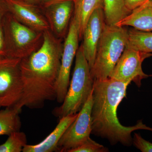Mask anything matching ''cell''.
Here are the masks:
<instances>
[{
  "label": "cell",
  "mask_w": 152,
  "mask_h": 152,
  "mask_svg": "<svg viewBox=\"0 0 152 152\" xmlns=\"http://www.w3.org/2000/svg\"><path fill=\"white\" fill-rule=\"evenodd\" d=\"M40 47L28 56L21 59L23 93L15 106L40 108L48 101L56 98V83L62 55L63 45L50 30L43 32Z\"/></svg>",
  "instance_id": "6da1fadb"
},
{
  "label": "cell",
  "mask_w": 152,
  "mask_h": 152,
  "mask_svg": "<svg viewBox=\"0 0 152 152\" xmlns=\"http://www.w3.org/2000/svg\"><path fill=\"white\" fill-rule=\"evenodd\" d=\"M130 83L108 78L94 80L91 110V134L107 139L111 144L118 143L131 146L132 133L137 130L152 131V128L139 121L132 126L121 124L117 115L118 106L126 96Z\"/></svg>",
  "instance_id": "7a4b0ae2"
},
{
  "label": "cell",
  "mask_w": 152,
  "mask_h": 152,
  "mask_svg": "<svg viewBox=\"0 0 152 152\" xmlns=\"http://www.w3.org/2000/svg\"><path fill=\"white\" fill-rule=\"evenodd\" d=\"M128 41V31L124 27L106 24L97 49L91 74L94 80L108 78L122 54Z\"/></svg>",
  "instance_id": "3957f363"
},
{
  "label": "cell",
  "mask_w": 152,
  "mask_h": 152,
  "mask_svg": "<svg viewBox=\"0 0 152 152\" xmlns=\"http://www.w3.org/2000/svg\"><path fill=\"white\" fill-rule=\"evenodd\" d=\"M94 83L81 45L76 53L73 74L64 100L53 110L54 115L60 119L78 113L92 92Z\"/></svg>",
  "instance_id": "277c9868"
},
{
  "label": "cell",
  "mask_w": 152,
  "mask_h": 152,
  "mask_svg": "<svg viewBox=\"0 0 152 152\" xmlns=\"http://www.w3.org/2000/svg\"><path fill=\"white\" fill-rule=\"evenodd\" d=\"M7 56L23 58L39 48L43 33L37 32L18 21L9 12L1 22Z\"/></svg>",
  "instance_id": "5b68a950"
},
{
  "label": "cell",
  "mask_w": 152,
  "mask_h": 152,
  "mask_svg": "<svg viewBox=\"0 0 152 152\" xmlns=\"http://www.w3.org/2000/svg\"><path fill=\"white\" fill-rule=\"evenodd\" d=\"M21 61L9 57L0 58V107H15L21 98Z\"/></svg>",
  "instance_id": "8992f818"
},
{
  "label": "cell",
  "mask_w": 152,
  "mask_h": 152,
  "mask_svg": "<svg viewBox=\"0 0 152 152\" xmlns=\"http://www.w3.org/2000/svg\"><path fill=\"white\" fill-rule=\"evenodd\" d=\"M80 30L78 23L73 16L63 45L59 72L56 83V100L63 103L70 84V75L74 58L79 48Z\"/></svg>",
  "instance_id": "52a82bcc"
},
{
  "label": "cell",
  "mask_w": 152,
  "mask_h": 152,
  "mask_svg": "<svg viewBox=\"0 0 152 152\" xmlns=\"http://www.w3.org/2000/svg\"><path fill=\"white\" fill-rule=\"evenodd\" d=\"M93 104L92 91L79 112L77 118L70 125L60 139L57 145L56 151L68 152L80 145L89 138L92 130Z\"/></svg>",
  "instance_id": "ba28073f"
},
{
  "label": "cell",
  "mask_w": 152,
  "mask_h": 152,
  "mask_svg": "<svg viewBox=\"0 0 152 152\" xmlns=\"http://www.w3.org/2000/svg\"><path fill=\"white\" fill-rule=\"evenodd\" d=\"M151 56V53L140 51L126 45L109 78L120 81H133L140 87L142 80L150 76L144 72L142 64L146 58Z\"/></svg>",
  "instance_id": "9c48e42d"
},
{
  "label": "cell",
  "mask_w": 152,
  "mask_h": 152,
  "mask_svg": "<svg viewBox=\"0 0 152 152\" xmlns=\"http://www.w3.org/2000/svg\"><path fill=\"white\" fill-rule=\"evenodd\" d=\"M9 11L23 24L37 32L50 30L48 20L40 8L22 0H5Z\"/></svg>",
  "instance_id": "30bf717a"
},
{
  "label": "cell",
  "mask_w": 152,
  "mask_h": 152,
  "mask_svg": "<svg viewBox=\"0 0 152 152\" xmlns=\"http://www.w3.org/2000/svg\"><path fill=\"white\" fill-rule=\"evenodd\" d=\"M106 24L103 9L99 8L91 14L84 30L82 45L90 69L94 65L98 44Z\"/></svg>",
  "instance_id": "8fae6325"
},
{
  "label": "cell",
  "mask_w": 152,
  "mask_h": 152,
  "mask_svg": "<svg viewBox=\"0 0 152 152\" xmlns=\"http://www.w3.org/2000/svg\"><path fill=\"white\" fill-rule=\"evenodd\" d=\"M74 8L73 0H59L42 9L50 30L61 39L65 32Z\"/></svg>",
  "instance_id": "7c38bea8"
},
{
  "label": "cell",
  "mask_w": 152,
  "mask_h": 152,
  "mask_svg": "<svg viewBox=\"0 0 152 152\" xmlns=\"http://www.w3.org/2000/svg\"><path fill=\"white\" fill-rule=\"evenodd\" d=\"M77 113L68 115L60 118L56 127L48 137L39 143L26 145L23 152H52L56 151L57 145L64 133L70 125L77 118Z\"/></svg>",
  "instance_id": "4fadbf2b"
},
{
  "label": "cell",
  "mask_w": 152,
  "mask_h": 152,
  "mask_svg": "<svg viewBox=\"0 0 152 152\" xmlns=\"http://www.w3.org/2000/svg\"><path fill=\"white\" fill-rule=\"evenodd\" d=\"M115 26H130L135 29L142 31H152V1L151 0L133 10L130 14Z\"/></svg>",
  "instance_id": "5bb4252c"
},
{
  "label": "cell",
  "mask_w": 152,
  "mask_h": 152,
  "mask_svg": "<svg viewBox=\"0 0 152 152\" xmlns=\"http://www.w3.org/2000/svg\"><path fill=\"white\" fill-rule=\"evenodd\" d=\"M74 15L78 23L80 38L82 37L87 22L93 12L103 8V0H73Z\"/></svg>",
  "instance_id": "9a60e30c"
},
{
  "label": "cell",
  "mask_w": 152,
  "mask_h": 152,
  "mask_svg": "<svg viewBox=\"0 0 152 152\" xmlns=\"http://www.w3.org/2000/svg\"><path fill=\"white\" fill-rule=\"evenodd\" d=\"M21 110L15 107L0 110V136H9L19 132L21 126L19 114Z\"/></svg>",
  "instance_id": "2e32d148"
},
{
  "label": "cell",
  "mask_w": 152,
  "mask_h": 152,
  "mask_svg": "<svg viewBox=\"0 0 152 152\" xmlns=\"http://www.w3.org/2000/svg\"><path fill=\"white\" fill-rule=\"evenodd\" d=\"M103 11L107 24L116 26L131 12L125 6L124 0H103Z\"/></svg>",
  "instance_id": "e0dca14e"
},
{
  "label": "cell",
  "mask_w": 152,
  "mask_h": 152,
  "mask_svg": "<svg viewBox=\"0 0 152 152\" xmlns=\"http://www.w3.org/2000/svg\"><path fill=\"white\" fill-rule=\"evenodd\" d=\"M128 45L145 53H152V32L133 29L128 31Z\"/></svg>",
  "instance_id": "ac0fdd59"
},
{
  "label": "cell",
  "mask_w": 152,
  "mask_h": 152,
  "mask_svg": "<svg viewBox=\"0 0 152 152\" xmlns=\"http://www.w3.org/2000/svg\"><path fill=\"white\" fill-rule=\"evenodd\" d=\"M26 134L23 132L12 133L4 143L0 145V152H21L27 145Z\"/></svg>",
  "instance_id": "d6986e66"
},
{
  "label": "cell",
  "mask_w": 152,
  "mask_h": 152,
  "mask_svg": "<svg viewBox=\"0 0 152 152\" xmlns=\"http://www.w3.org/2000/svg\"><path fill=\"white\" fill-rule=\"evenodd\" d=\"M108 151L107 148L89 138L80 145L69 150L68 152H106Z\"/></svg>",
  "instance_id": "ffe728a7"
},
{
  "label": "cell",
  "mask_w": 152,
  "mask_h": 152,
  "mask_svg": "<svg viewBox=\"0 0 152 152\" xmlns=\"http://www.w3.org/2000/svg\"><path fill=\"white\" fill-rule=\"evenodd\" d=\"M134 145L142 152H152V143L145 140L140 135L135 133L133 138Z\"/></svg>",
  "instance_id": "44dd1931"
},
{
  "label": "cell",
  "mask_w": 152,
  "mask_h": 152,
  "mask_svg": "<svg viewBox=\"0 0 152 152\" xmlns=\"http://www.w3.org/2000/svg\"><path fill=\"white\" fill-rule=\"evenodd\" d=\"M149 0H124L126 8L130 12L142 6Z\"/></svg>",
  "instance_id": "7402d4cb"
},
{
  "label": "cell",
  "mask_w": 152,
  "mask_h": 152,
  "mask_svg": "<svg viewBox=\"0 0 152 152\" xmlns=\"http://www.w3.org/2000/svg\"><path fill=\"white\" fill-rule=\"evenodd\" d=\"M59 0H24L29 4H31L43 9Z\"/></svg>",
  "instance_id": "603a6c76"
},
{
  "label": "cell",
  "mask_w": 152,
  "mask_h": 152,
  "mask_svg": "<svg viewBox=\"0 0 152 152\" xmlns=\"http://www.w3.org/2000/svg\"><path fill=\"white\" fill-rule=\"evenodd\" d=\"M7 56L4 35L2 23H0V58Z\"/></svg>",
  "instance_id": "cb8c5ba5"
},
{
  "label": "cell",
  "mask_w": 152,
  "mask_h": 152,
  "mask_svg": "<svg viewBox=\"0 0 152 152\" xmlns=\"http://www.w3.org/2000/svg\"><path fill=\"white\" fill-rule=\"evenodd\" d=\"M9 12L5 0H0V23L5 15Z\"/></svg>",
  "instance_id": "d4e9b609"
},
{
  "label": "cell",
  "mask_w": 152,
  "mask_h": 152,
  "mask_svg": "<svg viewBox=\"0 0 152 152\" xmlns=\"http://www.w3.org/2000/svg\"><path fill=\"white\" fill-rule=\"evenodd\" d=\"M22 1H24V0H22Z\"/></svg>",
  "instance_id": "484cf974"
},
{
  "label": "cell",
  "mask_w": 152,
  "mask_h": 152,
  "mask_svg": "<svg viewBox=\"0 0 152 152\" xmlns=\"http://www.w3.org/2000/svg\"><path fill=\"white\" fill-rule=\"evenodd\" d=\"M151 1H152V0H151Z\"/></svg>",
  "instance_id": "4316f807"
},
{
  "label": "cell",
  "mask_w": 152,
  "mask_h": 152,
  "mask_svg": "<svg viewBox=\"0 0 152 152\" xmlns=\"http://www.w3.org/2000/svg\"></svg>",
  "instance_id": "83f0119b"
}]
</instances>
